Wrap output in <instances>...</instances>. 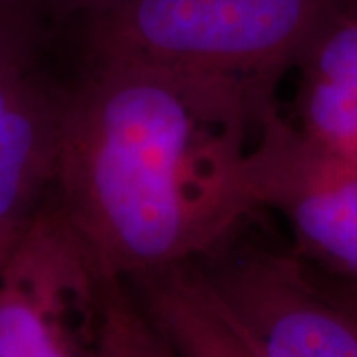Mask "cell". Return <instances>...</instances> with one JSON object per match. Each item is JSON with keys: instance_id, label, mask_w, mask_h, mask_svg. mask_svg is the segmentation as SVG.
I'll return each instance as SVG.
<instances>
[{"instance_id": "obj_14", "label": "cell", "mask_w": 357, "mask_h": 357, "mask_svg": "<svg viewBox=\"0 0 357 357\" xmlns=\"http://www.w3.org/2000/svg\"><path fill=\"white\" fill-rule=\"evenodd\" d=\"M16 244H6V243H0V274H2V268L6 264V260H8V256L13 252V248Z\"/></svg>"}, {"instance_id": "obj_10", "label": "cell", "mask_w": 357, "mask_h": 357, "mask_svg": "<svg viewBox=\"0 0 357 357\" xmlns=\"http://www.w3.org/2000/svg\"><path fill=\"white\" fill-rule=\"evenodd\" d=\"M56 28L40 0H0V72L40 58Z\"/></svg>"}, {"instance_id": "obj_9", "label": "cell", "mask_w": 357, "mask_h": 357, "mask_svg": "<svg viewBox=\"0 0 357 357\" xmlns=\"http://www.w3.org/2000/svg\"><path fill=\"white\" fill-rule=\"evenodd\" d=\"M98 357H178L119 278L103 290Z\"/></svg>"}, {"instance_id": "obj_6", "label": "cell", "mask_w": 357, "mask_h": 357, "mask_svg": "<svg viewBox=\"0 0 357 357\" xmlns=\"http://www.w3.org/2000/svg\"><path fill=\"white\" fill-rule=\"evenodd\" d=\"M68 82L36 66L0 117V243L16 244L52 192L64 128Z\"/></svg>"}, {"instance_id": "obj_11", "label": "cell", "mask_w": 357, "mask_h": 357, "mask_svg": "<svg viewBox=\"0 0 357 357\" xmlns=\"http://www.w3.org/2000/svg\"><path fill=\"white\" fill-rule=\"evenodd\" d=\"M304 266H306L310 278L316 282L319 290L326 294L333 304L357 326V280L330 274V272L319 270V268L312 266L307 262H304Z\"/></svg>"}, {"instance_id": "obj_2", "label": "cell", "mask_w": 357, "mask_h": 357, "mask_svg": "<svg viewBox=\"0 0 357 357\" xmlns=\"http://www.w3.org/2000/svg\"><path fill=\"white\" fill-rule=\"evenodd\" d=\"M351 0H102L64 28L84 60H126L274 98L321 28Z\"/></svg>"}, {"instance_id": "obj_1", "label": "cell", "mask_w": 357, "mask_h": 357, "mask_svg": "<svg viewBox=\"0 0 357 357\" xmlns=\"http://www.w3.org/2000/svg\"><path fill=\"white\" fill-rule=\"evenodd\" d=\"M82 62L50 197L102 274L195 262L255 215L246 165L276 96L139 62Z\"/></svg>"}, {"instance_id": "obj_8", "label": "cell", "mask_w": 357, "mask_h": 357, "mask_svg": "<svg viewBox=\"0 0 357 357\" xmlns=\"http://www.w3.org/2000/svg\"><path fill=\"white\" fill-rule=\"evenodd\" d=\"M126 282L178 357H260L197 262L143 272Z\"/></svg>"}, {"instance_id": "obj_13", "label": "cell", "mask_w": 357, "mask_h": 357, "mask_svg": "<svg viewBox=\"0 0 357 357\" xmlns=\"http://www.w3.org/2000/svg\"><path fill=\"white\" fill-rule=\"evenodd\" d=\"M40 2L46 6V10L52 14V18L62 26L72 16H76L82 10H86V8L102 2V0H40Z\"/></svg>"}, {"instance_id": "obj_12", "label": "cell", "mask_w": 357, "mask_h": 357, "mask_svg": "<svg viewBox=\"0 0 357 357\" xmlns=\"http://www.w3.org/2000/svg\"><path fill=\"white\" fill-rule=\"evenodd\" d=\"M38 62L40 58H34V60L10 66V68L0 72V117L16 102V98L22 93V89L26 88V84L32 76V72L36 70Z\"/></svg>"}, {"instance_id": "obj_5", "label": "cell", "mask_w": 357, "mask_h": 357, "mask_svg": "<svg viewBox=\"0 0 357 357\" xmlns=\"http://www.w3.org/2000/svg\"><path fill=\"white\" fill-rule=\"evenodd\" d=\"M258 211H276L304 262L357 280V167L306 139L268 103L248 155Z\"/></svg>"}, {"instance_id": "obj_7", "label": "cell", "mask_w": 357, "mask_h": 357, "mask_svg": "<svg viewBox=\"0 0 357 357\" xmlns=\"http://www.w3.org/2000/svg\"><path fill=\"white\" fill-rule=\"evenodd\" d=\"M294 70V126L319 149L357 167V0L345 4Z\"/></svg>"}, {"instance_id": "obj_4", "label": "cell", "mask_w": 357, "mask_h": 357, "mask_svg": "<svg viewBox=\"0 0 357 357\" xmlns=\"http://www.w3.org/2000/svg\"><path fill=\"white\" fill-rule=\"evenodd\" d=\"M197 264L260 357H357V326L302 260L246 241L243 222Z\"/></svg>"}, {"instance_id": "obj_3", "label": "cell", "mask_w": 357, "mask_h": 357, "mask_svg": "<svg viewBox=\"0 0 357 357\" xmlns=\"http://www.w3.org/2000/svg\"><path fill=\"white\" fill-rule=\"evenodd\" d=\"M107 278L48 197L0 274V357H98Z\"/></svg>"}]
</instances>
